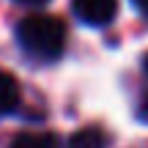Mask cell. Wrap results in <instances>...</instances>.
Masks as SVG:
<instances>
[{
  "label": "cell",
  "instance_id": "6da1fadb",
  "mask_svg": "<svg viewBox=\"0 0 148 148\" xmlns=\"http://www.w3.org/2000/svg\"><path fill=\"white\" fill-rule=\"evenodd\" d=\"M16 44L27 58L52 63L66 49V25L52 14H30L16 25Z\"/></svg>",
  "mask_w": 148,
  "mask_h": 148
},
{
  "label": "cell",
  "instance_id": "3957f363",
  "mask_svg": "<svg viewBox=\"0 0 148 148\" xmlns=\"http://www.w3.org/2000/svg\"><path fill=\"white\" fill-rule=\"evenodd\" d=\"M19 101H22V93H19V82H16V77L0 69V118L11 115V112L19 107Z\"/></svg>",
  "mask_w": 148,
  "mask_h": 148
},
{
  "label": "cell",
  "instance_id": "8992f818",
  "mask_svg": "<svg viewBox=\"0 0 148 148\" xmlns=\"http://www.w3.org/2000/svg\"><path fill=\"white\" fill-rule=\"evenodd\" d=\"M132 3H134V8H137L140 14H143L145 19H148V0H132Z\"/></svg>",
  "mask_w": 148,
  "mask_h": 148
},
{
  "label": "cell",
  "instance_id": "7a4b0ae2",
  "mask_svg": "<svg viewBox=\"0 0 148 148\" xmlns=\"http://www.w3.org/2000/svg\"><path fill=\"white\" fill-rule=\"evenodd\" d=\"M71 11L82 25L88 27H104L115 19L118 0H71Z\"/></svg>",
  "mask_w": 148,
  "mask_h": 148
},
{
  "label": "cell",
  "instance_id": "277c9868",
  "mask_svg": "<svg viewBox=\"0 0 148 148\" xmlns=\"http://www.w3.org/2000/svg\"><path fill=\"white\" fill-rule=\"evenodd\" d=\"M66 148H107V134L96 126H85L71 134Z\"/></svg>",
  "mask_w": 148,
  "mask_h": 148
},
{
  "label": "cell",
  "instance_id": "5b68a950",
  "mask_svg": "<svg viewBox=\"0 0 148 148\" xmlns=\"http://www.w3.org/2000/svg\"><path fill=\"white\" fill-rule=\"evenodd\" d=\"M8 148H58V137L49 132H22L11 140Z\"/></svg>",
  "mask_w": 148,
  "mask_h": 148
},
{
  "label": "cell",
  "instance_id": "ba28073f",
  "mask_svg": "<svg viewBox=\"0 0 148 148\" xmlns=\"http://www.w3.org/2000/svg\"><path fill=\"white\" fill-rule=\"evenodd\" d=\"M137 115H140V121H148V99L140 104V112H137Z\"/></svg>",
  "mask_w": 148,
  "mask_h": 148
},
{
  "label": "cell",
  "instance_id": "52a82bcc",
  "mask_svg": "<svg viewBox=\"0 0 148 148\" xmlns=\"http://www.w3.org/2000/svg\"><path fill=\"white\" fill-rule=\"evenodd\" d=\"M14 3H19V5H47L49 0H14Z\"/></svg>",
  "mask_w": 148,
  "mask_h": 148
},
{
  "label": "cell",
  "instance_id": "9c48e42d",
  "mask_svg": "<svg viewBox=\"0 0 148 148\" xmlns=\"http://www.w3.org/2000/svg\"><path fill=\"white\" fill-rule=\"evenodd\" d=\"M143 69H145V74H148V52H145V58H143Z\"/></svg>",
  "mask_w": 148,
  "mask_h": 148
}]
</instances>
